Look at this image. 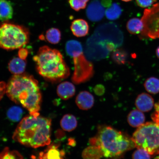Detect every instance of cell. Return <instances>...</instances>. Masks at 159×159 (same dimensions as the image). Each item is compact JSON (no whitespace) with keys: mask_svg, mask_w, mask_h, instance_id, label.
Instances as JSON below:
<instances>
[{"mask_svg":"<svg viewBox=\"0 0 159 159\" xmlns=\"http://www.w3.org/2000/svg\"><path fill=\"white\" fill-rule=\"evenodd\" d=\"M6 94L13 102L27 109L30 115H39L41 93L38 81L32 75H14L7 84Z\"/></svg>","mask_w":159,"mask_h":159,"instance_id":"cell-1","label":"cell"},{"mask_svg":"<svg viewBox=\"0 0 159 159\" xmlns=\"http://www.w3.org/2000/svg\"><path fill=\"white\" fill-rule=\"evenodd\" d=\"M51 120L30 115L23 118L14 133V140L33 148L45 146L51 143Z\"/></svg>","mask_w":159,"mask_h":159,"instance_id":"cell-2","label":"cell"},{"mask_svg":"<svg viewBox=\"0 0 159 159\" xmlns=\"http://www.w3.org/2000/svg\"><path fill=\"white\" fill-rule=\"evenodd\" d=\"M123 40L122 32L115 23L100 25L87 41L86 54L94 60L105 58L111 52L122 45Z\"/></svg>","mask_w":159,"mask_h":159,"instance_id":"cell-3","label":"cell"},{"mask_svg":"<svg viewBox=\"0 0 159 159\" xmlns=\"http://www.w3.org/2000/svg\"><path fill=\"white\" fill-rule=\"evenodd\" d=\"M33 60L39 75L51 82H60L70 75L69 67L58 50L47 46L42 47Z\"/></svg>","mask_w":159,"mask_h":159,"instance_id":"cell-4","label":"cell"},{"mask_svg":"<svg viewBox=\"0 0 159 159\" xmlns=\"http://www.w3.org/2000/svg\"><path fill=\"white\" fill-rule=\"evenodd\" d=\"M89 142L100 148L107 158L119 156L136 148L132 138L109 126L99 127L97 136L90 139Z\"/></svg>","mask_w":159,"mask_h":159,"instance_id":"cell-5","label":"cell"},{"mask_svg":"<svg viewBox=\"0 0 159 159\" xmlns=\"http://www.w3.org/2000/svg\"><path fill=\"white\" fill-rule=\"evenodd\" d=\"M65 49L67 54L72 57L74 63L72 82L79 84L89 81L94 75V66L85 57L81 43L75 40H70L66 43Z\"/></svg>","mask_w":159,"mask_h":159,"instance_id":"cell-6","label":"cell"},{"mask_svg":"<svg viewBox=\"0 0 159 159\" xmlns=\"http://www.w3.org/2000/svg\"><path fill=\"white\" fill-rule=\"evenodd\" d=\"M28 30L20 25L9 22L0 25V48L11 50L21 48L29 43Z\"/></svg>","mask_w":159,"mask_h":159,"instance_id":"cell-7","label":"cell"},{"mask_svg":"<svg viewBox=\"0 0 159 159\" xmlns=\"http://www.w3.org/2000/svg\"><path fill=\"white\" fill-rule=\"evenodd\" d=\"M132 139L137 148L144 149L151 156L159 155V124L145 123L138 128Z\"/></svg>","mask_w":159,"mask_h":159,"instance_id":"cell-8","label":"cell"},{"mask_svg":"<svg viewBox=\"0 0 159 159\" xmlns=\"http://www.w3.org/2000/svg\"><path fill=\"white\" fill-rule=\"evenodd\" d=\"M142 20L143 29L140 34L142 36L153 39L159 38V15H156L152 8L147 10Z\"/></svg>","mask_w":159,"mask_h":159,"instance_id":"cell-9","label":"cell"},{"mask_svg":"<svg viewBox=\"0 0 159 159\" xmlns=\"http://www.w3.org/2000/svg\"><path fill=\"white\" fill-rule=\"evenodd\" d=\"M105 10L99 0H93L87 7L86 14L89 20L93 22L101 20L105 15Z\"/></svg>","mask_w":159,"mask_h":159,"instance_id":"cell-10","label":"cell"},{"mask_svg":"<svg viewBox=\"0 0 159 159\" xmlns=\"http://www.w3.org/2000/svg\"><path fill=\"white\" fill-rule=\"evenodd\" d=\"M135 105L138 110L142 112H148L154 106V99L148 93H142L137 97Z\"/></svg>","mask_w":159,"mask_h":159,"instance_id":"cell-11","label":"cell"},{"mask_svg":"<svg viewBox=\"0 0 159 159\" xmlns=\"http://www.w3.org/2000/svg\"><path fill=\"white\" fill-rule=\"evenodd\" d=\"M75 103L79 109L83 110H88L94 106V97L88 91H81L77 95Z\"/></svg>","mask_w":159,"mask_h":159,"instance_id":"cell-12","label":"cell"},{"mask_svg":"<svg viewBox=\"0 0 159 159\" xmlns=\"http://www.w3.org/2000/svg\"><path fill=\"white\" fill-rule=\"evenodd\" d=\"M70 29L73 34L75 37H81L88 34L89 26L88 23L85 20L77 19L71 23Z\"/></svg>","mask_w":159,"mask_h":159,"instance_id":"cell-13","label":"cell"},{"mask_svg":"<svg viewBox=\"0 0 159 159\" xmlns=\"http://www.w3.org/2000/svg\"><path fill=\"white\" fill-rule=\"evenodd\" d=\"M75 88L73 83L64 81L57 87V93L58 96L63 100H66L72 97L75 94Z\"/></svg>","mask_w":159,"mask_h":159,"instance_id":"cell-14","label":"cell"},{"mask_svg":"<svg viewBox=\"0 0 159 159\" xmlns=\"http://www.w3.org/2000/svg\"><path fill=\"white\" fill-rule=\"evenodd\" d=\"M127 120L129 125L134 128H138L144 124L145 116L142 111L134 109L129 113Z\"/></svg>","mask_w":159,"mask_h":159,"instance_id":"cell-15","label":"cell"},{"mask_svg":"<svg viewBox=\"0 0 159 159\" xmlns=\"http://www.w3.org/2000/svg\"><path fill=\"white\" fill-rule=\"evenodd\" d=\"M26 62L25 60L20 57H15L12 59L9 63V70L14 75L23 74L25 70Z\"/></svg>","mask_w":159,"mask_h":159,"instance_id":"cell-16","label":"cell"},{"mask_svg":"<svg viewBox=\"0 0 159 159\" xmlns=\"http://www.w3.org/2000/svg\"><path fill=\"white\" fill-rule=\"evenodd\" d=\"M13 15V9L11 2L0 0V20H8L12 18Z\"/></svg>","mask_w":159,"mask_h":159,"instance_id":"cell-17","label":"cell"},{"mask_svg":"<svg viewBox=\"0 0 159 159\" xmlns=\"http://www.w3.org/2000/svg\"><path fill=\"white\" fill-rule=\"evenodd\" d=\"M61 128L67 132H71L76 128L77 121L76 118L72 115L66 114L61 119L60 122Z\"/></svg>","mask_w":159,"mask_h":159,"instance_id":"cell-18","label":"cell"},{"mask_svg":"<svg viewBox=\"0 0 159 159\" xmlns=\"http://www.w3.org/2000/svg\"><path fill=\"white\" fill-rule=\"evenodd\" d=\"M64 152L59 151L55 145L50 146L47 150L40 154L39 159H63Z\"/></svg>","mask_w":159,"mask_h":159,"instance_id":"cell-19","label":"cell"},{"mask_svg":"<svg viewBox=\"0 0 159 159\" xmlns=\"http://www.w3.org/2000/svg\"><path fill=\"white\" fill-rule=\"evenodd\" d=\"M82 156L83 159H100L104 156L100 148L91 145L83 151Z\"/></svg>","mask_w":159,"mask_h":159,"instance_id":"cell-20","label":"cell"},{"mask_svg":"<svg viewBox=\"0 0 159 159\" xmlns=\"http://www.w3.org/2000/svg\"><path fill=\"white\" fill-rule=\"evenodd\" d=\"M143 23L142 19L134 18L129 20L126 25L127 29L132 34H141L143 29Z\"/></svg>","mask_w":159,"mask_h":159,"instance_id":"cell-21","label":"cell"},{"mask_svg":"<svg viewBox=\"0 0 159 159\" xmlns=\"http://www.w3.org/2000/svg\"><path fill=\"white\" fill-rule=\"evenodd\" d=\"M122 10L120 5L116 3L112 4L105 11V15L107 19L110 20H115L120 17Z\"/></svg>","mask_w":159,"mask_h":159,"instance_id":"cell-22","label":"cell"},{"mask_svg":"<svg viewBox=\"0 0 159 159\" xmlns=\"http://www.w3.org/2000/svg\"><path fill=\"white\" fill-rule=\"evenodd\" d=\"M144 86L150 94H157L159 93V79L154 77H149L145 81Z\"/></svg>","mask_w":159,"mask_h":159,"instance_id":"cell-23","label":"cell"},{"mask_svg":"<svg viewBox=\"0 0 159 159\" xmlns=\"http://www.w3.org/2000/svg\"><path fill=\"white\" fill-rule=\"evenodd\" d=\"M45 37L49 43L53 44H57L61 41V32L58 29L52 28L47 31Z\"/></svg>","mask_w":159,"mask_h":159,"instance_id":"cell-24","label":"cell"},{"mask_svg":"<svg viewBox=\"0 0 159 159\" xmlns=\"http://www.w3.org/2000/svg\"><path fill=\"white\" fill-rule=\"evenodd\" d=\"M0 159H23V157L18 151L5 148L0 152Z\"/></svg>","mask_w":159,"mask_h":159,"instance_id":"cell-25","label":"cell"},{"mask_svg":"<svg viewBox=\"0 0 159 159\" xmlns=\"http://www.w3.org/2000/svg\"><path fill=\"white\" fill-rule=\"evenodd\" d=\"M23 112L22 110L20 107L14 106L11 107L8 111L7 115L10 120L17 122L20 120Z\"/></svg>","mask_w":159,"mask_h":159,"instance_id":"cell-26","label":"cell"},{"mask_svg":"<svg viewBox=\"0 0 159 159\" xmlns=\"http://www.w3.org/2000/svg\"><path fill=\"white\" fill-rule=\"evenodd\" d=\"M112 57L115 62L119 64H124L126 62L127 54L122 49H116L113 52Z\"/></svg>","mask_w":159,"mask_h":159,"instance_id":"cell-27","label":"cell"},{"mask_svg":"<svg viewBox=\"0 0 159 159\" xmlns=\"http://www.w3.org/2000/svg\"><path fill=\"white\" fill-rule=\"evenodd\" d=\"M89 0H69L68 2L71 8L76 11L84 9Z\"/></svg>","mask_w":159,"mask_h":159,"instance_id":"cell-28","label":"cell"},{"mask_svg":"<svg viewBox=\"0 0 159 159\" xmlns=\"http://www.w3.org/2000/svg\"><path fill=\"white\" fill-rule=\"evenodd\" d=\"M151 155L142 148H138L132 155V159H151Z\"/></svg>","mask_w":159,"mask_h":159,"instance_id":"cell-29","label":"cell"},{"mask_svg":"<svg viewBox=\"0 0 159 159\" xmlns=\"http://www.w3.org/2000/svg\"><path fill=\"white\" fill-rule=\"evenodd\" d=\"M156 1V0H136L137 4L139 7L143 8L150 7Z\"/></svg>","mask_w":159,"mask_h":159,"instance_id":"cell-30","label":"cell"},{"mask_svg":"<svg viewBox=\"0 0 159 159\" xmlns=\"http://www.w3.org/2000/svg\"><path fill=\"white\" fill-rule=\"evenodd\" d=\"M155 112L152 115V118L154 122L159 125V101L154 105Z\"/></svg>","mask_w":159,"mask_h":159,"instance_id":"cell-31","label":"cell"},{"mask_svg":"<svg viewBox=\"0 0 159 159\" xmlns=\"http://www.w3.org/2000/svg\"><path fill=\"white\" fill-rule=\"evenodd\" d=\"M7 84L3 81H0V100L2 98L6 92Z\"/></svg>","mask_w":159,"mask_h":159,"instance_id":"cell-32","label":"cell"},{"mask_svg":"<svg viewBox=\"0 0 159 159\" xmlns=\"http://www.w3.org/2000/svg\"><path fill=\"white\" fill-rule=\"evenodd\" d=\"M28 51L27 49L21 48L19 52V57L20 58L25 60L28 55Z\"/></svg>","mask_w":159,"mask_h":159,"instance_id":"cell-33","label":"cell"},{"mask_svg":"<svg viewBox=\"0 0 159 159\" xmlns=\"http://www.w3.org/2000/svg\"><path fill=\"white\" fill-rule=\"evenodd\" d=\"M95 92L97 95H102L104 92V88L102 86H97L96 88L95 89Z\"/></svg>","mask_w":159,"mask_h":159,"instance_id":"cell-34","label":"cell"},{"mask_svg":"<svg viewBox=\"0 0 159 159\" xmlns=\"http://www.w3.org/2000/svg\"><path fill=\"white\" fill-rule=\"evenodd\" d=\"M101 4L104 7H109L112 5V0H102Z\"/></svg>","mask_w":159,"mask_h":159,"instance_id":"cell-35","label":"cell"},{"mask_svg":"<svg viewBox=\"0 0 159 159\" xmlns=\"http://www.w3.org/2000/svg\"><path fill=\"white\" fill-rule=\"evenodd\" d=\"M69 144L71 145V146H74L75 145V142L74 140V139H69Z\"/></svg>","mask_w":159,"mask_h":159,"instance_id":"cell-36","label":"cell"},{"mask_svg":"<svg viewBox=\"0 0 159 159\" xmlns=\"http://www.w3.org/2000/svg\"><path fill=\"white\" fill-rule=\"evenodd\" d=\"M156 55L157 57L159 59V46L156 50Z\"/></svg>","mask_w":159,"mask_h":159,"instance_id":"cell-37","label":"cell"},{"mask_svg":"<svg viewBox=\"0 0 159 159\" xmlns=\"http://www.w3.org/2000/svg\"><path fill=\"white\" fill-rule=\"evenodd\" d=\"M122 1L125 2H128L131 1L132 0H122Z\"/></svg>","mask_w":159,"mask_h":159,"instance_id":"cell-38","label":"cell"},{"mask_svg":"<svg viewBox=\"0 0 159 159\" xmlns=\"http://www.w3.org/2000/svg\"><path fill=\"white\" fill-rule=\"evenodd\" d=\"M154 159H159V156L156 157Z\"/></svg>","mask_w":159,"mask_h":159,"instance_id":"cell-39","label":"cell"},{"mask_svg":"<svg viewBox=\"0 0 159 159\" xmlns=\"http://www.w3.org/2000/svg\"></svg>","mask_w":159,"mask_h":159,"instance_id":"cell-40","label":"cell"}]
</instances>
